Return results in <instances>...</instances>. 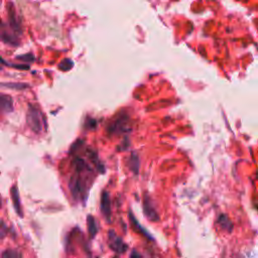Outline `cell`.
<instances>
[{
    "label": "cell",
    "instance_id": "obj_1",
    "mask_svg": "<svg viewBox=\"0 0 258 258\" xmlns=\"http://www.w3.org/2000/svg\"><path fill=\"white\" fill-rule=\"evenodd\" d=\"M69 188L72 194V197L76 201H83L87 200V185L86 181L83 179V176L80 172H76L69 181Z\"/></svg>",
    "mask_w": 258,
    "mask_h": 258
},
{
    "label": "cell",
    "instance_id": "obj_2",
    "mask_svg": "<svg viewBox=\"0 0 258 258\" xmlns=\"http://www.w3.org/2000/svg\"><path fill=\"white\" fill-rule=\"evenodd\" d=\"M26 122L34 133H40L43 130L44 119L41 112L33 105L29 104L26 113Z\"/></svg>",
    "mask_w": 258,
    "mask_h": 258
},
{
    "label": "cell",
    "instance_id": "obj_3",
    "mask_svg": "<svg viewBox=\"0 0 258 258\" xmlns=\"http://www.w3.org/2000/svg\"><path fill=\"white\" fill-rule=\"evenodd\" d=\"M129 116L127 114H119L108 126L107 130L108 133L111 135H119V134H124L130 131V126H129Z\"/></svg>",
    "mask_w": 258,
    "mask_h": 258
},
{
    "label": "cell",
    "instance_id": "obj_4",
    "mask_svg": "<svg viewBox=\"0 0 258 258\" xmlns=\"http://www.w3.org/2000/svg\"><path fill=\"white\" fill-rule=\"evenodd\" d=\"M7 13H8V21H9V28L16 34H21L22 32V26H21V20L18 16L15 6L12 2H9L7 4Z\"/></svg>",
    "mask_w": 258,
    "mask_h": 258
},
{
    "label": "cell",
    "instance_id": "obj_5",
    "mask_svg": "<svg viewBox=\"0 0 258 258\" xmlns=\"http://www.w3.org/2000/svg\"><path fill=\"white\" fill-rule=\"evenodd\" d=\"M108 244L110 249L118 254H123L128 249L127 244L115 233L114 230H109L108 232Z\"/></svg>",
    "mask_w": 258,
    "mask_h": 258
},
{
    "label": "cell",
    "instance_id": "obj_6",
    "mask_svg": "<svg viewBox=\"0 0 258 258\" xmlns=\"http://www.w3.org/2000/svg\"><path fill=\"white\" fill-rule=\"evenodd\" d=\"M143 212L145 217L151 221V222H157L159 221V215L156 212L153 203L151 201V199L148 197V195H144V199H143Z\"/></svg>",
    "mask_w": 258,
    "mask_h": 258
},
{
    "label": "cell",
    "instance_id": "obj_7",
    "mask_svg": "<svg viewBox=\"0 0 258 258\" xmlns=\"http://www.w3.org/2000/svg\"><path fill=\"white\" fill-rule=\"evenodd\" d=\"M0 39L9 45H13V46L19 45L18 36L9 28L8 25L3 24V23H2L1 31H0Z\"/></svg>",
    "mask_w": 258,
    "mask_h": 258
},
{
    "label": "cell",
    "instance_id": "obj_8",
    "mask_svg": "<svg viewBox=\"0 0 258 258\" xmlns=\"http://www.w3.org/2000/svg\"><path fill=\"white\" fill-rule=\"evenodd\" d=\"M101 212L104 216V218L107 220L108 223L111 222V202H110V197L107 191L102 192L101 197Z\"/></svg>",
    "mask_w": 258,
    "mask_h": 258
},
{
    "label": "cell",
    "instance_id": "obj_9",
    "mask_svg": "<svg viewBox=\"0 0 258 258\" xmlns=\"http://www.w3.org/2000/svg\"><path fill=\"white\" fill-rule=\"evenodd\" d=\"M10 192H11V199H12V203H13V207L15 209V212L17 213V215L19 217H23L21 203H20V197H19V191H18V187H17L16 184H14L11 187Z\"/></svg>",
    "mask_w": 258,
    "mask_h": 258
},
{
    "label": "cell",
    "instance_id": "obj_10",
    "mask_svg": "<svg viewBox=\"0 0 258 258\" xmlns=\"http://www.w3.org/2000/svg\"><path fill=\"white\" fill-rule=\"evenodd\" d=\"M0 111L3 113L13 111V100L9 95L0 94Z\"/></svg>",
    "mask_w": 258,
    "mask_h": 258
},
{
    "label": "cell",
    "instance_id": "obj_11",
    "mask_svg": "<svg viewBox=\"0 0 258 258\" xmlns=\"http://www.w3.org/2000/svg\"><path fill=\"white\" fill-rule=\"evenodd\" d=\"M128 217H129V219H130V221H131V224H132V226H133V228L135 229V231H137L138 233H140L142 236H144L146 239H148V240H150V241H152L153 240V238H152V236L146 231V229H144L139 223H138V221L135 219V217L133 216V214L131 213V212H129L128 213Z\"/></svg>",
    "mask_w": 258,
    "mask_h": 258
},
{
    "label": "cell",
    "instance_id": "obj_12",
    "mask_svg": "<svg viewBox=\"0 0 258 258\" xmlns=\"http://www.w3.org/2000/svg\"><path fill=\"white\" fill-rule=\"evenodd\" d=\"M218 224L220 225V227L223 229V230H225V231H227V232H231L232 231V229H233V223L231 222V220L228 218V216L227 215H225V214H221L219 217H218Z\"/></svg>",
    "mask_w": 258,
    "mask_h": 258
},
{
    "label": "cell",
    "instance_id": "obj_13",
    "mask_svg": "<svg viewBox=\"0 0 258 258\" xmlns=\"http://www.w3.org/2000/svg\"><path fill=\"white\" fill-rule=\"evenodd\" d=\"M87 225H88V232H89V235L90 237L93 239L97 233H98V227H97V223L94 219L93 216L89 215L87 217Z\"/></svg>",
    "mask_w": 258,
    "mask_h": 258
},
{
    "label": "cell",
    "instance_id": "obj_14",
    "mask_svg": "<svg viewBox=\"0 0 258 258\" xmlns=\"http://www.w3.org/2000/svg\"><path fill=\"white\" fill-rule=\"evenodd\" d=\"M0 87L10 89V90H25V89L29 88V85L25 84V83L9 82V83H0Z\"/></svg>",
    "mask_w": 258,
    "mask_h": 258
},
{
    "label": "cell",
    "instance_id": "obj_15",
    "mask_svg": "<svg viewBox=\"0 0 258 258\" xmlns=\"http://www.w3.org/2000/svg\"><path fill=\"white\" fill-rule=\"evenodd\" d=\"M129 167L130 169L135 173L137 174L138 173V169H139V157L138 155L133 152L130 157H129Z\"/></svg>",
    "mask_w": 258,
    "mask_h": 258
},
{
    "label": "cell",
    "instance_id": "obj_16",
    "mask_svg": "<svg viewBox=\"0 0 258 258\" xmlns=\"http://www.w3.org/2000/svg\"><path fill=\"white\" fill-rule=\"evenodd\" d=\"M1 258H22V255L17 250L7 249V250L2 252Z\"/></svg>",
    "mask_w": 258,
    "mask_h": 258
},
{
    "label": "cell",
    "instance_id": "obj_17",
    "mask_svg": "<svg viewBox=\"0 0 258 258\" xmlns=\"http://www.w3.org/2000/svg\"><path fill=\"white\" fill-rule=\"evenodd\" d=\"M74 66V62L70 59V58H64L63 60L60 61V63L58 64V69L61 70V71H64V72H68L70 71Z\"/></svg>",
    "mask_w": 258,
    "mask_h": 258
},
{
    "label": "cell",
    "instance_id": "obj_18",
    "mask_svg": "<svg viewBox=\"0 0 258 258\" xmlns=\"http://www.w3.org/2000/svg\"><path fill=\"white\" fill-rule=\"evenodd\" d=\"M16 59L18 60H21V61H24V62H32L35 57L32 53H25V54H20V55H17L15 56Z\"/></svg>",
    "mask_w": 258,
    "mask_h": 258
},
{
    "label": "cell",
    "instance_id": "obj_19",
    "mask_svg": "<svg viewBox=\"0 0 258 258\" xmlns=\"http://www.w3.org/2000/svg\"><path fill=\"white\" fill-rule=\"evenodd\" d=\"M8 233V228L6 226V224L0 219V239L4 238Z\"/></svg>",
    "mask_w": 258,
    "mask_h": 258
},
{
    "label": "cell",
    "instance_id": "obj_20",
    "mask_svg": "<svg viewBox=\"0 0 258 258\" xmlns=\"http://www.w3.org/2000/svg\"><path fill=\"white\" fill-rule=\"evenodd\" d=\"M130 258H144L139 252H137L136 250H132L131 254H130Z\"/></svg>",
    "mask_w": 258,
    "mask_h": 258
},
{
    "label": "cell",
    "instance_id": "obj_21",
    "mask_svg": "<svg viewBox=\"0 0 258 258\" xmlns=\"http://www.w3.org/2000/svg\"><path fill=\"white\" fill-rule=\"evenodd\" d=\"M1 26H2V20H1V17H0V31H1Z\"/></svg>",
    "mask_w": 258,
    "mask_h": 258
},
{
    "label": "cell",
    "instance_id": "obj_22",
    "mask_svg": "<svg viewBox=\"0 0 258 258\" xmlns=\"http://www.w3.org/2000/svg\"><path fill=\"white\" fill-rule=\"evenodd\" d=\"M0 208H1V198H0Z\"/></svg>",
    "mask_w": 258,
    "mask_h": 258
},
{
    "label": "cell",
    "instance_id": "obj_23",
    "mask_svg": "<svg viewBox=\"0 0 258 258\" xmlns=\"http://www.w3.org/2000/svg\"><path fill=\"white\" fill-rule=\"evenodd\" d=\"M0 71H1V68H0Z\"/></svg>",
    "mask_w": 258,
    "mask_h": 258
}]
</instances>
